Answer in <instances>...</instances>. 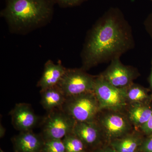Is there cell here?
<instances>
[{"instance_id":"6da1fadb","label":"cell","mask_w":152,"mask_h":152,"mask_svg":"<svg viewBox=\"0 0 152 152\" xmlns=\"http://www.w3.org/2000/svg\"><path fill=\"white\" fill-rule=\"evenodd\" d=\"M135 46L132 29L122 11L111 7L95 22L87 33L81 57L87 71L110 62Z\"/></svg>"},{"instance_id":"7a4b0ae2","label":"cell","mask_w":152,"mask_h":152,"mask_svg":"<svg viewBox=\"0 0 152 152\" xmlns=\"http://www.w3.org/2000/svg\"><path fill=\"white\" fill-rule=\"evenodd\" d=\"M1 12L12 31H28L42 26L52 18L55 2L53 0H5Z\"/></svg>"},{"instance_id":"3957f363","label":"cell","mask_w":152,"mask_h":152,"mask_svg":"<svg viewBox=\"0 0 152 152\" xmlns=\"http://www.w3.org/2000/svg\"><path fill=\"white\" fill-rule=\"evenodd\" d=\"M62 109L78 122L95 121L100 112L94 92L67 98Z\"/></svg>"},{"instance_id":"277c9868","label":"cell","mask_w":152,"mask_h":152,"mask_svg":"<svg viewBox=\"0 0 152 152\" xmlns=\"http://www.w3.org/2000/svg\"><path fill=\"white\" fill-rule=\"evenodd\" d=\"M94 93L97 99L100 111L125 112L128 104L124 88L114 86L100 75L96 76Z\"/></svg>"},{"instance_id":"5b68a950","label":"cell","mask_w":152,"mask_h":152,"mask_svg":"<svg viewBox=\"0 0 152 152\" xmlns=\"http://www.w3.org/2000/svg\"><path fill=\"white\" fill-rule=\"evenodd\" d=\"M96 121L104 138L110 142L124 137L132 131L133 126L125 112L101 111Z\"/></svg>"},{"instance_id":"8992f818","label":"cell","mask_w":152,"mask_h":152,"mask_svg":"<svg viewBox=\"0 0 152 152\" xmlns=\"http://www.w3.org/2000/svg\"><path fill=\"white\" fill-rule=\"evenodd\" d=\"M76 121L62 109L48 112L42 123V135L45 140H62L73 132Z\"/></svg>"},{"instance_id":"52a82bcc","label":"cell","mask_w":152,"mask_h":152,"mask_svg":"<svg viewBox=\"0 0 152 152\" xmlns=\"http://www.w3.org/2000/svg\"><path fill=\"white\" fill-rule=\"evenodd\" d=\"M96 76L82 69H67L58 86L67 98L94 92Z\"/></svg>"},{"instance_id":"ba28073f","label":"cell","mask_w":152,"mask_h":152,"mask_svg":"<svg viewBox=\"0 0 152 152\" xmlns=\"http://www.w3.org/2000/svg\"><path fill=\"white\" fill-rule=\"evenodd\" d=\"M105 69L99 74L107 81L119 88L129 86L140 75L137 68L125 65L120 58H115Z\"/></svg>"},{"instance_id":"9c48e42d","label":"cell","mask_w":152,"mask_h":152,"mask_svg":"<svg viewBox=\"0 0 152 152\" xmlns=\"http://www.w3.org/2000/svg\"><path fill=\"white\" fill-rule=\"evenodd\" d=\"M10 115L14 127L20 132L32 131L39 121V117L28 104H16Z\"/></svg>"},{"instance_id":"30bf717a","label":"cell","mask_w":152,"mask_h":152,"mask_svg":"<svg viewBox=\"0 0 152 152\" xmlns=\"http://www.w3.org/2000/svg\"><path fill=\"white\" fill-rule=\"evenodd\" d=\"M73 133L81 140L87 148L97 146L104 138L96 121L86 122H76Z\"/></svg>"},{"instance_id":"8fae6325","label":"cell","mask_w":152,"mask_h":152,"mask_svg":"<svg viewBox=\"0 0 152 152\" xmlns=\"http://www.w3.org/2000/svg\"><path fill=\"white\" fill-rule=\"evenodd\" d=\"M15 152H42L45 140L32 131L20 132L12 140Z\"/></svg>"},{"instance_id":"7c38bea8","label":"cell","mask_w":152,"mask_h":152,"mask_svg":"<svg viewBox=\"0 0 152 152\" xmlns=\"http://www.w3.org/2000/svg\"><path fill=\"white\" fill-rule=\"evenodd\" d=\"M66 69L60 62L56 64L51 60H48L45 64L43 72L38 82V86L42 90L58 86Z\"/></svg>"},{"instance_id":"4fadbf2b","label":"cell","mask_w":152,"mask_h":152,"mask_svg":"<svg viewBox=\"0 0 152 152\" xmlns=\"http://www.w3.org/2000/svg\"><path fill=\"white\" fill-rule=\"evenodd\" d=\"M125 113L135 129L139 130L149 120L152 114V107L150 104H129Z\"/></svg>"},{"instance_id":"5bb4252c","label":"cell","mask_w":152,"mask_h":152,"mask_svg":"<svg viewBox=\"0 0 152 152\" xmlns=\"http://www.w3.org/2000/svg\"><path fill=\"white\" fill-rule=\"evenodd\" d=\"M141 132L132 131L121 137L110 142V146L116 152H134L139 150L144 138Z\"/></svg>"},{"instance_id":"9a60e30c","label":"cell","mask_w":152,"mask_h":152,"mask_svg":"<svg viewBox=\"0 0 152 152\" xmlns=\"http://www.w3.org/2000/svg\"><path fill=\"white\" fill-rule=\"evenodd\" d=\"M41 104L48 112L56 109H62L66 97L58 86L41 90Z\"/></svg>"},{"instance_id":"2e32d148","label":"cell","mask_w":152,"mask_h":152,"mask_svg":"<svg viewBox=\"0 0 152 152\" xmlns=\"http://www.w3.org/2000/svg\"><path fill=\"white\" fill-rule=\"evenodd\" d=\"M125 97L128 104H150L152 97L148 89L133 83L124 88Z\"/></svg>"},{"instance_id":"e0dca14e","label":"cell","mask_w":152,"mask_h":152,"mask_svg":"<svg viewBox=\"0 0 152 152\" xmlns=\"http://www.w3.org/2000/svg\"><path fill=\"white\" fill-rule=\"evenodd\" d=\"M62 140L65 147L66 152L87 151V148L85 144L73 132L66 136Z\"/></svg>"},{"instance_id":"ac0fdd59","label":"cell","mask_w":152,"mask_h":152,"mask_svg":"<svg viewBox=\"0 0 152 152\" xmlns=\"http://www.w3.org/2000/svg\"><path fill=\"white\" fill-rule=\"evenodd\" d=\"M42 152H66L62 140H45Z\"/></svg>"},{"instance_id":"d6986e66","label":"cell","mask_w":152,"mask_h":152,"mask_svg":"<svg viewBox=\"0 0 152 152\" xmlns=\"http://www.w3.org/2000/svg\"><path fill=\"white\" fill-rule=\"evenodd\" d=\"M62 7H72L81 5L88 0H53Z\"/></svg>"},{"instance_id":"ffe728a7","label":"cell","mask_w":152,"mask_h":152,"mask_svg":"<svg viewBox=\"0 0 152 152\" xmlns=\"http://www.w3.org/2000/svg\"><path fill=\"white\" fill-rule=\"evenodd\" d=\"M139 149L142 152H152V136L144 139Z\"/></svg>"},{"instance_id":"44dd1931","label":"cell","mask_w":152,"mask_h":152,"mask_svg":"<svg viewBox=\"0 0 152 152\" xmlns=\"http://www.w3.org/2000/svg\"><path fill=\"white\" fill-rule=\"evenodd\" d=\"M139 131H140L144 134L146 135L147 137L152 136V114L149 120L142 126Z\"/></svg>"},{"instance_id":"7402d4cb","label":"cell","mask_w":152,"mask_h":152,"mask_svg":"<svg viewBox=\"0 0 152 152\" xmlns=\"http://www.w3.org/2000/svg\"><path fill=\"white\" fill-rule=\"evenodd\" d=\"M144 25L147 33L152 39V12L145 20Z\"/></svg>"},{"instance_id":"603a6c76","label":"cell","mask_w":152,"mask_h":152,"mask_svg":"<svg viewBox=\"0 0 152 152\" xmlns=\"http://www.w3.org/2000/svg\"><path fill=\"white\" fill-rule=\"evenodd\" d=\"M94 152H116L110 146L102 147L95 150Z\"/></svg>"},{"instance_id":"cb8c5ba5","label":"cell","mask_w":152,"mask_h":152,"mask_svg":"<svg viewBox=\"0 0 152 152\" xmlns=\"http://www.w3.org/2000/svg\"><path fill=\"white\" fill-rule=\"evenodd\" d=\"M148 82L149 83L150 89L152 92V56L151 59V69L150 76L148 78Z\"/></svg>"},{"instance_id":"d4e9b609","label":"cell","mask_w":152,"mask_h":152,"mask_svg":"<svg viewBox=\"0 0 152 152\" xmlns=\"http://www.w3.org/2000/svg\"><path fill=\"white\" fill-rule=\"evenodd\" d=\"M0 129H0V136H1V138H2L4 136L5 134L6 130L1 124Z\"/></svg>"},{"instance_id":"484cf974","label":"cell","mask_w":152,"mask_h":152,"mask_svg":"<svg viewBox=\"0 0 152 152\" xmlns=\"http://www.w3.org/2000/svg\"><path fill=\"white\" fill-rule=\"evenodd\" d=\"M134 152H142L141 151H140V150L139 149V150H137V151H136Z\"/></svg>"},{"instance_id":"4316f807","label":"cell","mask_w":152,"mask_h":152,"mask_svg":"<svg viewBox=\"0 0 152 152\" xmlns=\"http://www.w3.org/2000/svg\"><path fill=\"white\" fill-rule=\"evenodd\" d=\"M0 152H4V151H3V150H2V149L0 150Z\"/></svg>"},{"instance_id":"83f0119b","label":"cell","mask_w":152,"mask_h":152,"mask_svg":"<svg viewBox=\"0 0 152 152\" xmlns=\"http://www.w3.org/2000/svg\"><path fill=\"white\" fill-rule=\"evenodd\" d=\"M87 152V151H86V152Z\"/></svg>"},{"instance_id":"f1b7e54d","label":"cell","mask_w":152,"mask_h":152,"mask_svg":"<svg viewBox=\"0 0 152 152\" xmlns=\"http://www.w3.org/2000/svg\"><path fill=\"white\" fill-rule=\"evenodd\" d=\"M151 1H152V0H151Z\"/></svg>"}]
</instances>
